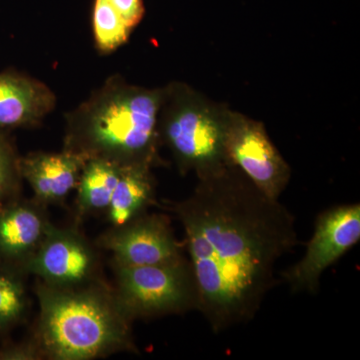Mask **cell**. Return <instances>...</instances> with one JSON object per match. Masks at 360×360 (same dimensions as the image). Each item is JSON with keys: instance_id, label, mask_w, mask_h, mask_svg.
Wrapping results in <instances>:
<instances>
[{"instance_id": "15", "label": "cell", "mask_w": 360, "mask_h": 360, "mask_svg": "<svg viewBox=\"0 0 360 360\" xmlns=\"http://www.w3.org/2000/svg\"><path fill=\"white\" fill-rule=\"evenodd\" d=\"M18 270L0 264V335L21 323L28 309L27 295Z\"/></svg>"}, {"instance_id": "12", "label": "cell", "mask_w": 360, "mask_h": 360, "mask_svg": "<svg viewBox=\"0 0 360 360\" xmlns=\"http://www.w3.org/2000/svg\"><path fill=\"white\" fill-rule=\"evenodd\" d=\"M86 158L70 151L33 153L20 158L22 179L41 205L60 202L77 188Z\"/></svg>"}, {"instance_id": "14", "label": "cell", "mask_w": 360, "mask_h": 360, "mask_svg": "<svg viewBox=\"0 0 360 360\" xmlns=\"http://www.w3.org/2000/svg\"><path fill=\"white\" fill-rule=\"evenodd\" d=\"M120 172L122 167L111 161L101 158L86 160L77 186L80 214L108 210Z\"/></svg>"}, {"instance_id": "11", "label": "cell", "mask_w": 360, "mask_h": 360, "mask_svg": "<svg viewBox=\"0 0 360 360\" xmlns=\"http://www.w3.org/2000/svg\"><path fill=\"white\" fill-rule=\"evenodd\" d=\"M56 105V94L44 82L15 71L0 72V129L37 127Z\"/></svg>"}, {"instance_id": "16", "label": "cell", "mask_w": 360, "mask_h": 360, "mask_svg": "<svg viewBox=\"0 0 360 360\" xmlns=\"http://www.w3.org/2000/svg\"><path fill=\"white\" fill-rule=\"evenodd\" d=\"M97 51L111 53L129 40L132 30L106 0H96L92 15Z\"/></svg>"}, {"instance_id": "8", "label": "cell", "mask_w": 360, "mask_h": 360, "mask_svg": "<svg viewBox=\"0 0 360 360\" xmlns=\"http://www.w3.org/2000/svg\"><path fill=\"white\" fill-rule=\"evenodd\" d=\"M111 251L115 265L143 266L169 264L184 258L169 220L165 215L144 212L122 226H113L99 239Z\"/></svg>"}, {"instance_id": "7", "label": "cell", "mask_w": 360, "mask_h": 360, "mask_svg": "<svg viewBox=\"0 0 360 360\" xmlns=\"http://www.w3.org/2000/svg\"><path fill=\"white\" fill-rule=\"evenodd\" d=\"M225 151L231 167L238 168L265 195L279 200L290 184L291 169L262 122L231 111Z\"/></svg>"}, {"instance_id": "3", "label": "cell", "mask_w": 360, "mask_h": 360, "mask_svg": "<svg viewBox=\"0 0 360 360\" xmlns=\"http://www.w3.org/2000/svg\"><path fill=\"white\" fill-rule=\"evenodd\" d=\"M35 340L41 357L89 360L120 352H136L131 319L115 291L99 281L75 288H56L39 281Z\"/></svg>"}, {"instance_id": "19", "label": "cell", "mask_w": 360, "mask_h": 360, "mask_svg": "<svg viewBox=\"0 0 360 360\" xmlns=\"http://www.w3.org/2000/svg\"><path fill=\"white\" fill-rule=\"evenodd\" d=\"M41 359L37 345L30 342L7 345L0 347V360H34Z\"/></svg>"}, {"instance_id": "5", "label": "cell", "mask_w": 360, "mask_h": 360, "mask_svg": "<svg viewBox=\"0 0 360 360\" xmlns=\"http://www.w3.org/2000/svg\"><path fill=\"white\" fill-rule=\"evenodd\" d=\"M118 302L131 321L198 310V290L186 257L169 264L115 265Z\"/></svg>"}, {"instance_id": "2", "label": "cell", "mask_w": 360, "mask_h": 360, "mask_svg": "<svg viewBox=\"0 0 360 360\" xmlns=\"http://www.w3.org/2000/svg\"><path fill=\"white\" fill-rule=\"evenodd\" d=\"M163 89L129 84L112 75L65 115L63 150L120 167L160 163L158 112Z\"/></svg>"}, {"instance_id": "1", "label": "cell", "mask_w": 360, "mask_h": 360, "mask_svg": "<svg viewBox=\"0 0 360 360\" xmlns=\"http://www.w3.org/2000/svg\"><path fill=\"white\" fill-rule=\"evenodd\" d=\"M172 210L186 233L198 310L214 333L248 323L276 285L277 262L297 245L295 219L238 168L198 179Z\"/></svg>"}, {"instance_id": "17", "label": "cell", "mask_w": 360, "mask_h": 360, "mask_svg": "<svg viewBox=\"0 0 360 360\" xmlns=\"http://www.w3.org/2000/svg\"><path fill=\"white\" fill-rule=\"evenodd\" d=\"M20 158L7 130L0 129V203L20 195Z\"/></svg>"}, {"instance_id": "13", "label": "cell", "mask_w": 360, "mask_h": 360, "mask_svg": "<svg viewBox=\"0 0 360 360\" xmlns=\"http://www.w3.org/2000/svg\"><path fill=\"white\" fill-rule=\"evenodd\" d=\"M155 200V179L151 168L142 165L122 167L110 205L108 220L113 226H122L146 212Z\"/></svg>"}, {"instance_id": "10", "label": "cell", "mask_w": 360, "mask_h": 360, "mask_svg": "<svg viewBox=\"0 0 360 360\" xmlns=\"http://www.w3.org/2000/svg\"><path fill=\"white\" fill-rule=\"evenodd\" d=\"M52 224L44 205L20 198L0 203V264L26 274Z\"/></svg>"}, {"instance_id": "18", "label": "cell", "mask_w": 360, "mask_h": 360, "mask_svg": "<svg viewBox=\"0 0 360 360\" xmlns=\"http://www.w3.org/2000/svg\"><path fill=\"white\" fill-rule=\"evenodd\" d=\"M130 30H134L144 15L143 0H106Z\"/></svg>"}, {"instance_id": "6", "label": "cell", "mask_w": 360, "mask_h": 360, "mask_svg": "<svg viewBox=\"0 0 360 360\" xmlns=\"http://www.w3.org/2000/svg\"><path fill=\"white\" fill-rule=\"evenodd\" d=\"M359 240V203L328 208L317 217L314 236L302 259L281 276L291 292L316 295L322 274Z\"/></svg>"}, {"instance_id": "9", "label": "cell", "mask_w": 360, "mask_h": 360, "mask_svg": "<svg viewBox=\"0 0 360 360\" xmlns=\"http://www.w3.org/2000/svg\"><path fill=\"white\" fill-rule=\"evenodd\" d=\"M97 257L84 236L52 225L26 267L49 285L75 288L96 281Z\"/></svg>"}, {"instance_id": "4", "label": "cell", "mask_w": 360, "mask_h": 360, "mask_svg": "<svg viewBox=\"0 0 360 360\" xmlns=\"http://www.w3.org/2000/svg\"><path fill=\"white\" fill-rule=\"evenodd\" d=\"M229 112L186 84L163 87L158 134L181 174L193 172L200 179L231 167L225 151Z\"/></svg>"}]
</instances>
